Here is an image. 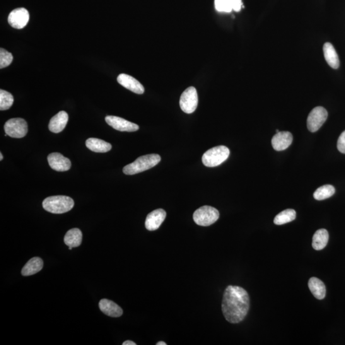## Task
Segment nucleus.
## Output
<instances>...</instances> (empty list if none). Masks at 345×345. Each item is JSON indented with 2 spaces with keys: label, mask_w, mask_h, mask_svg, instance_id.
Masks as SVG:
<instances>
[{
  "label": "nucleus",
  "mask_w": 345,
  "mask_h": 345,
  "mask_svg": "<svg viewBox=\"0 0 345 345\" xmlns=\"http://www.w3.org/2000/svg\"><path fill=\"white\" fill-rule=\"evenodd\" d=\"M250 310V296L245 289L237 286H228L224 291L222 311L224 318L231 323L244 319Z\"/></svg>",
  "instance_id": "f257e3e1"
},
{
  "label": "nucleus",
  "mask_w": 345,
  "mask_h": 345,
  "mask_svg": "<svg viewBox=\"0 0 345 345\" xmlns=\"http://www.w3.org/2000/svg\"><path fill=\"white\" fill-rule=\"evenodd\" d=\"M161 159L158 154H149L139 157L133 163L125 166L123 169V172L128 175L137 174L154 167L161 161Z\"/></svg>",
  "instance_id": "f03ea898"
},
{
  "label": "nucleus",
  "mask_w": 345,
  "mask_h": 345,
  "mask_svg": "<svg viewBox=\"0 0 345 345\" xmlns=\"http://www.w3.org/2000/svg\"><path fill=\"white\" fill-rule=\"evenodd\" d=\"M74 206V200L69 196L47 197L42 203L43 208L51 213L60 214L71 211Z\"/></svg>",
  "instance_id": "7ed1b4c3"
},
{
  "label": "nucleus",
  "mask_w": 345,
  "mask_h": 345,
  "mask_svg": "<svg viewBox=\"0 0 345 345\" xmlns=\"http://www.w3.org/2000/svg\"><path fill=\"white\" fill-rule=\"evenodd\" d=\"M230 150L225 146L214 147L202 157V162L207 167H216L221 165L230 156Z\"/></svg>",
  "instance_id": "20e7f679"
},
{
  "label": "nucleus",
  "mask_w": 345,
  "mask_h": 345,
  "mask_svg": "<svg viewBox=\"0 0 345 345\" xmlns=\"http://www.w3.org/2000/svg\"><path fill=\"white\" fill-rule=\"evenodd\" d=\"M219 218V212L211 206H203L193 214V219L198 225L209 226L216 223Z\"/></svg>",
  "instance_id": "39448f33"
},
{
  "label": "nucleus",
  "mask_w": 345,
  "mask_h": 345,
  "mask_svg": "<svg viewBox=\"0 0 345 345\" xmlns=\"http://www.w3.org/2000/svg\"><path fill=\"white\" fill-rule=\"evenodd\" d=\"M6 134L14 138H22L28 132V124L25 120L21 118H12L4 125Z\"/></svg>",
  "instance_id": "423d86ee"
},
{
  "label": "nucleus",
  "mask_w": 345,
  "mask_h": 345,
  "mask_svg": "<svg viewBox=\"0 0 345 345\" xmlns=\"http://www.w3.org/2000/svg\"><path fill=\"white\" fill-rule=\"evenodd\" d=\"M199 105V96L196 88L190 86L182 93L180 98L181 110L187 114H190L196 110Z\"/></svg>",
  "instance_id": "0eeeda50"
},
{
  "label": "nucleus",
  "mask_w": 345,
  "mask_h": 345,
  "mask_svg": "<svg viewBox=\"0 0 345 345\" xmlns=\"http://www.w3.org/2000/svg\"><path fill=\"white\" fill-rule=\"evenodd\" d=\"M328 113L324 108L318 106L310 112L307 119V126L311 132H317L326 121Z\"/></svg>",
  "instance_id": "6e6552de"
},
{
  "label": "nucleus",
  "mask_w": 345,
  "mask_h": 345,
  "mask_svg": "<svg viewBox=\"0 0 345 345\" xmlns=\"http://www.w3.org/2000/svg\"><path fill=\"white\" fill-rule=\"evenodd\" d=\"M30 14L25 8H18L14 9L10 13L8 17L9 25L16 29H22L27 25Z\"/></svg>",
  "instance_id": "1a4fd4ad"
},
{
  "label": "nucleus",
  "mask_w": 345,
  "mask_h": 345,
  "mask_svg": "<svg viewBox=\"0 0 345 345\" xmlns=\"http://www.w3.org/2000/svg\"><path fill=\"white\" fill-rule=\"evenodd\" d=\"M105 120L106 123L113 129L121 132H134L139 129V126L124 118L115 117V116H107Z\"/></svg>",
  "instance_id": "9d476101"
},
{
  "label": "nucleus",
  "mask_w": 345,
  "mask_h": 345,
  "mask_svg": "<svg viewBox=\"0 0 345 345\" xmlns=\"http://www.w3.org/2000/svg\"><path fill=\"white\" fill-rule=\"evenodd\" d=\"M50 167L57 171H66L71 167V162L60 153H52L47 157Z\"/></svg>",
  "instance_id": "9b49d317"
},
{
  "label": "nucleus",
  "mask_w": 345,
  "mask_h": 345,
  "mask_svg": "<svg viewBox=\"0 0 345 345\" xmlns=\"http://www.w3.org/2000/svg\"><path fill=\"white\" fill-rule=\"evenodd\" d=\"M293 141L292 134L288 131L277 132L272 139V145L275 151H283L291 145Z\"/></svg>",
  "instance_id": "f8f14e48"
},
{
  "label": "nucleus",
  "mask_w": 345,
  "mask_h": 345,
  "mask_svg": "<svg viewBox=\"0 0 345 345\" xmlns=\"http://www.w3.org/2000/svg\"><path fill=\"white\" fill-rule=\"evenodd\" d=\"M166 217V212L163 209L155 210L148 216L145 221V227L149 231H155L160 227Z\"/></svg>",
  "instance_id": "ddd939ff"
},
{
  "label": "nucleus",
  "mask_w": 345,
  "mask_h": 345,
  "mask_svg": "<svg viewBox=\"0 0 345 345\" xmlns=\"http://www.w3.org/2000/svg\"><path fill=\"white\" fill-rule=\"evenodd\" d=\"M117 81L125 88L137 94H143L144 91L143 86L137 79L129 75L120 74L118 76Z\"/></svg>",
  "instance_id": "4468645a"
},
{
  "label": "nucleus",
  "mask_w": 345,
  "mask_h": 345,
  "mask_svg": "<svg viewBox=\"0 0 345 345\" xmlns=\"http://www.w3.org/2000/svg\"><path fill=\"white\" fill-rule=\"evenodd\" d=\"M69 120V115L64 111H62L55 115L50 120L49 129L54 133H59L66 127Z\"/></svg>",
  "instance_id": "2eb2a0df"
},
{
  "label": "nucleus",
  "mask_w": 345,
  "mask_h": 345,
  "mask_svg": "<svg viewBox=\"0 0 345 345\" xmlns=\"http://www.w3.org/2000/svg\"><path fill=\"white\" fill-rule=\"evenodd\" d=\"M100 308L103 313L111 317H120L123 314V310L114 302L108 299H102L100 302Z\"/></svg>",
  "instance_id": "dca6fc26"
},
{
  "label": "nucleus",
  "mask_w": 345,
  "mask_h": 345,
  "mask_svg": "<svg viewBox=\"0 0 345 345\" xmlns=\"http://www.w3.org/2000/svg\"><path fill=\"white\" fill-rule=\"evenodd\" d=\"M323 55L327 64L334 69L339 68V60L334 46L329 42L325 43L323 47Z\"/></svg>",
  "instance_id": "f3484780"
},
{
  "label": "nucleus",
  "mask_w": 345,
  "mask_h": 345,
  "mask_svg": "<svg viewBox=\"0 0 345 345\" xmlns=\"http://www.w3.org/2000/svg\"><path fill=\"white\" fill-rule=\"evenodd\" d=\"M308 287L311 292L318 300L324 299L326 295V288L324 283L317 277H311L308 282Z\"/></svg>",
  "instance_id": "a211bd4d"
},
{
  "label": "nucleus",
  "mask_w": 345,
  "mask_h": 345,
  "mask_svg": "<svg viewBox=\"0 0 345 345\" xmlns=\"http://www.w3.org/2000/svg\"><path fill=\"white\" fill-rule=\"evenodd\" d=\"M86 146L90 151L96 153H108L112 149V144L108 142L93 137L86 140Z\"/></svg>",
  "instance_id": "6ab92c4d"
},
{
  "label": "nucleus",
  "mask_w": 345,
  "mask_h": 345,
  "mask_svg": "<svg viewBox=\"0 0 345 345\" xmlns=\"http://www.w3.org/2000/svg\"><path fill=\"white\" fill-rule=\"evenodd\" d=\"M43 266H44V262L41 258L38 257L31 258L23 268L21 274L24 276H31L40 272L42 269Z\"/></svg>",
  "instance_id": "aec40b11"
},
{
  "label": "nucleus",
  "mask_w": 345,
  "mask_h": 345,
  "mask_svg": "<svg viewBox=\"0 0 345 345\" xmlns=\"http://www.w3.org/2000/svg\"><path fill=\"white\" fill-rule=\"evenodd\" d=\"M329 233L325 229H320L313 235L312 245L315 250L320 251L325 248L329 241Z\"/></svg>",
  "instance_id": "412c9836"
},
{
  "label": "nucleus",
  "mask_w": 345,
  "mask_h": 345,
  "mask_svg": "<svg viewBox=\"0 0 345 345\" xmlns=\"http://www.w3.org/2000/svg\"><path fill=\"white\" fill-rule=\"evenodd\" d=\"M83 234L78 228H73L67 231L64 242L69 247L77 248L81 245Z\"/></svg>",
  "instance_id": "4be33fe9"
},
{
  "label": "nucleus",
  "mask_w": 345,
  "mask_h": 345,
  "mask_svg": "<svg viewBox=\"0 0 345 345\" xmlns=\"http://www.w3.org/2000/svg\"><path fill=\"white\" fill-rule=\"evenodd\" d=\"M295 218L296 212L293 209H286L275 217L274 223L276 225H282L295 220Z\"/></svg>",
  "instance_id": "5701e85b"
},
{
  "label": "nucleus",
  "mask_w": 345,
  "mask_h": 345,
  "mask_svg": "<svg viewBox=\"0 0 345 345\" xmlns=\"http://www.w3.org/2000/svg\"><path fill=\"white\" fill-rule=\"evenodd\" d=\"M335 193V188L331 185H325L322 187L318 188L315 190L313 196L317 200H323L329 199L334 195Z\"/></svg>",
  "instance_id": "b1692460"
},
{
  "label": "nucleus",
  "mask_w": 345,
  "mask_h": 345,
  "mask_svg": "<svg viewBox=\"0 0 345 345\" xmlns=\"http://www.w3.org/2000/svg\"><path fill=\"white\" fill-rule=\"evenodd\" d=\"M14 103V96L11 93L4 90H0V110H9Z\"/></svg>",
  "instance_id": "393cba45"
},
{
  "label": "nucleus",
  "mask_w": 345,
  "mask_h": 345,
  "mask_svg": "<svg viewBox=\"0 0 345 345\" xmlns=\"http://www.w3.org/2000/svg\"><path fill=\"white\" fill-rule=\"evenodd\" d=\"M215 8L219 13H231L233 11L231 0H215Z\"/></svg>",
  "instance_id": "a878e982"
},
{
  "label": "nucleus",
  "mask_w": 345,
  "mask_h": 345,
  "mask_svg": "<svg viewBox=\"0 0 345 345\" xmlns=\"http://www.w3.org/2000/svg\"><path fill=\"white\" fill-rule=\"evenodd\" d=\"M13 61V56L11 53L1 48L0 50V69L6 68Z\"/></svg>",
  "instance_id": "bb28decb"
},
{
  "label": "nucleus",
  "mask_w": 345,
  "mask_h": 345,
  "mask_svg": "<svg viewBox=\"0 0 345 345\" xmlns=\"http://www.w3.org/2000/svg\"><path fill=\"white\" fill-rule=\"evenodd\" d=\"M337 149L342 154H345V131L340 135L337 144Z\"/></svg>",
  "instance_id": "cd10ccee"
},
{
  "label": "nucleus",
  "mask_w": 345,
  "mask_h": 345,
  "mask_svg": "<svg viewBox=\"0 0 345 345\" xmlns=\"http://www.w3.org/2000/svg\"><path fill=\"white\" fill-rule=\"evenodd\" d=\"M231 4L234 11H240L242 7V0H231Z\"/></svg>",
  "instance_id": "c85d7f7f"
},
{
  "label": "nucleus",
  "mask_w": 345,
  "mask_h": 345,
  "mask_svg": "<svg viewBox=\"0 0 345 345\" xmlns=\"http://www.w3.org/2000/svg\"><path fill=\"white\" fill-rule=\"evenodd\" d=\"M122 344L123 345H136V342H134L131 341H129V340H128V341H126L123 342Z\"/></svg>",
  "instance_id": "c756f323"
},
{
  "label": "nucleus",
  "mask_w": 345,
  "mask_h": 345,
  "mask_svg": "<svg viewBox=\"0 0 345 345\" xmlns=\"http://www.w3.org/2000/svg\"><path fill=\"white\" fill-rule=\"evenodd\" d=\"M157 345H166L167 344L165 342L163 341H159L158 342V343L156 344Z\"/></svg>",
  "instance_id": "7c9ffc66"
},
{
  "label": "nucleus",
  "mask_w": 345,
  "mask_h": 345,
  "mask_svg": "<svg viewBox=\"0 0 345 345\" xmlns=\"http://www.w3.org/2000/svg\"><path fill=\"white\" fill-rule=\"evenodd\" d=\"M4 156L2 155V153H0V160H3Z\"/></svg>",
  "instance_id": "2f4dec72"
}]
</instances>
